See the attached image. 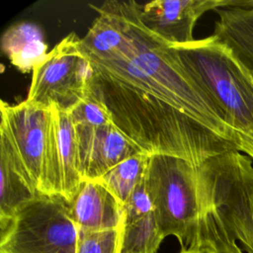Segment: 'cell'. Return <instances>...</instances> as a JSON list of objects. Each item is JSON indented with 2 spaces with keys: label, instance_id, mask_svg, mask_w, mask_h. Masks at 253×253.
Segmentation results:
<instances>
[{
  "label": "cell",
  "instance_id": "20",
  "mask_svg": "<svg viewBox=\"0 0 253 253\" xmlns=\"http://www.w3.org/2000/svg\"><path fill=\"white\" fill-rule=\"evenodd\" d=\"M180 253H211V252H206V251H198V250H186V251H181Z\"/></svg>",
  "mask_w": 253,
  "mask_h": 253
},
{
  "label": "cell",
  "instance_id": "3",
  "mask_svg": "<svg viewBox=\"0 0 253 253\" xmlns=\"http://www.w3.org/2000/svg\"><path fill=\"white\" fill-rule=\"evenodd\" d=\"M201 210H212L242 250L253 253V165L238 150H229L197 166Z\"/></svg>",
  "mask_w": 253,
  "mask_h": 253
},
{
  "label": "cell",
  "instance_id": "15",
  "mask_svg": "<svg viewBox=\"0 0 253 253\" xmlns=\"http://www.w3.org/2000/svg\"><path fill=\"white\" fill-rule=\"evenodd\" d=\"M150 154L140 152L122 161L97 179L123 205L131 192L142 182Z\"/></svg>",
  "mask_w": 253,
  "mask_h": 253
},
{
  "label": "cell",
  "instance_id": "13",
  "mask_svg": "<svg viewBox=\"0 0 253 253\" xmlns=\"http://www.w3.org/2000/svg\"><path fill=\"white\" fill-rule=\"evenodd\" d=\"M3 52L22 72H29L47 55L41 28L29 22L9 27L1 38Z\"/></svg>",
  "mask_w": 253,
  "mask_h": 253
},
{
  "label": "cell",
  "instance_id": "14",
  "mask_svg": "<svg viewBox=\"0 0 253 253\" xmlns=\"http://www.w3.org/2000/svg\"><path fill=\"white\" fill-rule=\"evenodd\" d=\"M55 113L57 119L58 155L62 180L61 196L67 203H70L78 193L84 181L80 171L76 129L69 112H63L55 108Z\"/></svg>",
  "mask_w": 253,
  "mask_h": 253
},
{
  "label": "cell",
  "instance_id": "18",
  "mask_svg": "<svg viewBox=\"0 0 253 253\" xmlns=\"http://www.w3.org/2000/svg\"><path fill=\"white\" fill-rule=\"evenodd\" d=\"M75 126L98 127L113 124L105 107L89 93L86 99L69 112Z\"/></svg>",
  "mask_w": 253,
  "mask_h": 253
},
{
  "label": "cell",
  "instance_id": "16",
  "mask_svg": "<svg viewBox=\"0 0 253 253\" xmlns=\"http://www.w3.org/2000/svg\"><path fill=\"white\" fill-rule=\"evenodd\" d=\"M164 238L153 211L142 218L124 223L122 253H156Z\"/></svg>",
  "mask_w": 253,
  "mask_h": 253
},
{
  "label": "cell",
  "instance_id": "21",
  "mask_svg": "<svg viewBox=\"0 0 253 253\" xmlns=\"http://www.w3.org/2000/svg\"><path fill=\"white\" fill-rule=\"evenodd\" d=\"M249 71H250V70H249ZM250 72H251V74H252V78H253V70H251Z\"/></svg>",
  "mask_w": 253,
  "mask_h": 253
},
{
  "label": "cell",
  "instance_id": "5",
  "mask_svg": "<svg viewBox=\"0 0 253 253\" xmlns=\"http://www.w3.org/2000/svg\"><path fill=\"white\" fill-rule=\"evenodd\" d=\"M77 239L69 203L39 195L0 226V253H76Z\"/></svg>",
  "mask_w": 253,
  "mask_h": 253
},
{
  "label": "cell",
  "instance_id": "17",
  "mask_svg": "<svg viewBox=\"0 0 253 253\" xmlns=\"http://www.w3.org/2000/svg\"><path fill=\"white\" fill-rule=\"evenodd\" d=\"M124 225L101 231L78 230L76 253H122Z\"/></svg>",
  "mask_w": 253,
  "mask_h": 253
},
{
  "label": "cell",
  "instance_id": "1",
  "mask_svg": "<svg viewBox=\"0 0 253 253\" xmlns=\"http://www.w3.org/2000/svg\"><path fill=\"white\" fill-rule=\"evenodd\" d=\"M104 3L117 18L123 38L107 54L85 53L91 65L190 115L238 149L234 133L210 98L168 52L167 43L143 25L139 18L140 4L133 0Z\"/></svg>",
  "mask_w": 253,
  "mask_h": 253
},
{
  "label": "cell",
  "instance_id": "4",
  "mask_svg": "<svg viewBox=\"0 0 253 253\" xmlns=\"http://www.w3.org/2000/svg\"><path fill=\"white\" fill-rule=\"evenodd\" d=\"M144 182L164 236H175L181 251H200L201 206L197 167L180 157L152 154Z\"/></svg>",
  "mask_w": 253,
  "mask_h": 253
},
{
  "label": "cell",
  "instance_id": "12",
  "mask_svg": "<svg viewBox=\"0 0 253 253\" xmlns=\"http://www.w3.org/2000/svg\"><path fill=\"white\" fill-rule=\"evenodd\" d=\"M213 36L224 43L235 57L253 70V1H232L227 7L215 10Z\"/></svg>",
  "mask_w": 253,
  "mask_h": 253
},
{
  "label": "cell",
  "instance_id": "11",
  "mask_svg": "<svg viewBox=\"0 0 253 253\" xmlns=\"http://www.w3.org/2000/svg\"><path fill=\"white\" fill-rule=\"evenodd\" d=\"M39 195L9 136L0 129V226Z\"/></svg>",
  "mask_w": 253,
  "mask_h": 253
},
{
  "label": "cell",
  "instance_id": "19",
  "mask_svg": "<svg viewBox=\"0 0 253 253\" xmlns=\"http://www.w3.org/2000/svg\"><path fill=\"white\" fill-rule=\"evenodd\" d=\"M123 208L125 223L137 220L154 211L153 203L146 189L144 179L131 192Z\"/></svg>",
  "mask_w": 253,
  "mask_h": 253
},
{
  "label": "cell",
  "instance_id": "10",
  "mask_svg": "<svg viewBox=\"0 0 253 253\" xmlns=\"http://www.w3.org/2000/svg\"><path fill=\"white\" fill-rule=\"evenodd\" d=\"M70 215L78 230L101 231L124 225L123 204L97 180H84L69 203Z\"/></svg>",
  "mask_w": 253,
  "mask_h": 253
},
{
  "label": "cell",
  "instance_id": "9",
  "mask_svg": "<svg viewBox=\"0 0 253 253\" xmlns=\"http://www.w3.org/2000/svg\"><path fill=\"white\" fill-rule=\"evenodd\" d=\"M75 129L83 180H97L122 161L144 152L114 124L75 126Z\"/></svg>",
  "mask_w": 253,
  "mask_h": 253
},
{
  "label": "cell",
  "instance_id": "7",
  "mask_svg": "<svg viewBox=\"0 0 253 253\" xmlns=\"http://www.w3.org/2000/svg\"><path fill=\"white\" fill-rule=\"evenodd\" d=\"M0 110V129L9 136L40 193L52 107L42 108L27 100L17 105L1 101Z\"/></svg>",
  "mask_w": 253,
  "mask_h": 253
},
{
  "label": "cell",
  "instance_id": "8",
  "mask_svg": "<svg viewBox=\"0 0 253 253\" xmlns=\"http://www.w3.org/2000/svg\"><path fill=\"white\" fill-rule=\"evenodd\" d=\"M231 0H154L139 6V18L154 35L170 45L194 41L199 18L210 10L227 7Z\"/></svg>",
  "mask_w": 253,
  "mask_h": 253
},
{
  "label": "cell",
  "instance_id": "2",
  "mask_svg": "<svg viewBox=\"0 0 253 253\" xmlns=\"http://www.w3.org/2000/svg\"><path fill=\"white\" fill-rule=\"evenodd\" d=\"M166 49L210 98L235 135L238 150L253 160V78L213 35Z\"/></svg>",
  "mask_w": 253,
  "mask_h": 253
},
{
  "label": "cell",
  "instance_id": "6",
  "mask_svg": "<svg viewBox=\"0 0 253 253\" xmlns=\"http://www.w3.org/2000/svg\"><path fill=\"white\" fill-rule=\"evenodd\" d=\"M80 40L75 33H70L33 68L28 102L70 112L87 98L91 64Z\"/></svg>",
  "mask_w": 253,
  "mask_h": 253
}]
</instances>
